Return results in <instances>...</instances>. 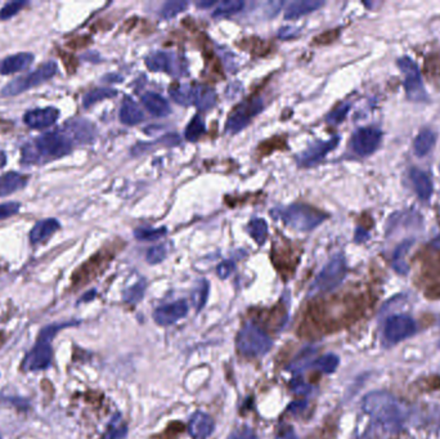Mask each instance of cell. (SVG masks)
<instances>
[{"mask_svg":"<svg viewBox=\"0 0 440 439\" xmlns=\"http://www.w3.org/2000/svg\"><path fill=\"white\" fill-rule=\"evenodd\" d=\"M340 138L333 137L330 141H322V142H316L311 144L305 151L300 155L299 158V164L302 166H313L318 164L319 161H322L326 158V155L328 152L332 151L338 144H339Z\"/></svg>","mask_w":440,"mask_h":439,"instance_id":"9a60e30c","label":"cell"},{"mask_svg":"<svg viewBox=\"0 0 440 439\" xmlns=\"http://www.w3.org/2000/svg\"><path fill=\"white\" fill-rule=\"evenodd\" d=\"M21 209L20 202L11 201L0 204V221H4L7 218L15 216Z\"/></svg>","mask_w":440,"mask_h":439,"instance_id":"7bdbcfd3","label":"cell"},{"mask_svg":"<svg viewBox=\"0 0 440 439\" xmlns=\"http://www.w3.org/2000/svg\"><path fill=\"white\" fill-rule=\"evenodd\" d=\"M278 218L283 223L297 230H311L325 221L323 211L309 205L294 204L285 209L278 210Z\"/></svg>","mask_w":440,"mask_h":439,"instance_id":"277c9868","label":"cell"},{"mask_svg":"<svg viewBox=\"0 0 440 439\" xmlns=\"http://www.w3.org/2000/svg\"><path fill=\"white\" fill-rule=\"evenodd\" d=\"M128 433L126 425L124 424L123 418L120 415H115L111 420L107 428V432L103 435V439H123Z\"/></svg>","mask_w":440,"mask_h":439,"instance_id":"e575fe53","label":"cell"},{"mask_svg":"<svg viewBox=\"0 0 440 439\" xmlns=\"http://www.w3.org/2000/svg\"><path fill=\"white\" fill-rule=\"evenodd\" d=\"M325 3L322 0H299L289 4L285 12L286 20H296L302 16L309 15L311 12L317 11L318 8L322 7Z\"/></svg>","mask_w":440,"mask_h":439,"instance_id":"cb8c5ba5","label":"cell"},{"mask_svg":"<svg viewBox=\"0 0 440 439\" xmlns=\"http://www.w3.org/2000/svg\"><path fill=\"white\" fill-rule=\"evenodd\" d=\"M120 122L125 124V125H137V124L142 123L145 115L142 112V110L138 107L137 103L133 101L131 98H125L120 108Z\"/></svg>","mask_w":440,"mask_h":439,"instance_id":"d4e9b609","label":"cell"},{"mask_svg":"<svg viewBox=\"0 0 440 439\" xmlns=\"http://www.w3.org/2000/svg\"><path fill=\"white\" fill-rule=\"evenodd\" d=\"M339 357L330 353V354H326L323 357L311 362V368H317L323 374H332L333 371H336V368L339 366Z\"/></svg>","mask_w":440,"mask_h":439,"instance_id":"1f68e13d","label":"cell"},{"mask_svg":"<svg viewBox=\"0 0 440 439\" xmlns=\"http://www.w3.org/2000/svg\"><path fill=\"white\" fill-rule=\"evenodd\" d=\"M67 136L73 139V144H92L97 137V129L93 123L85 119H73L69 120L62 127Z\"/></svg>","mask_w":440,"mask_h":439,"instance_id":"4fadbf2b","label":"cell"},{"mask_svg":"<svg viewBox=\"0 0 440 439\" xmlns=\"http://www.w3.org/2000/svg\"><path fill=\"white\" fill-rule=\"evenodd\" d=\"M215 429L214 420L205 412H195L189 420V433L196 439L208 438Z\"/></svg>","mask_w":440,"mask_h":439,"instance_id":"ac0fdd59","label":"cell"},{"mask_svg":"<svg viewBox=\"0 0 440 439\" xmlns=\"http://www.w3.org/2000/svg\"><path fill=\"white\" fill-rule=\"evenodd\" d=\"M59 111L56 107L34 108L23 115V123L32 129H43L57 123Z\"/></svg>","mask_w":440,"mask_h":439,"instance_id":"2e32d148","label":"cell"},{"mask_svg":"<svg viewBox=\"0 0 440 439\" xmlns=\"http://www.w3.org/2000/svg\"><path fill=\"white\" fill-rule=\"evenodd\" d=\"M245 7V3L242 0H227L222 1L217 9L214 11V17H227V16L236 15L242 8Z\"/></svg>","mask_w":440,"mask_h":439,"instance_id":"d6a6232c","label":"cell"},{"mask_svg":"<svg viewBox=\"0 0 440 439\" xmlns=\"http://www.w3.org/2000/svg\"><path fill=\"white\" fill-rule=\"evenodd\" d=\"M142 103L148 110V112L155 117H165L172 111L165 98L153 92H148L145 95H142Z\"/></svg>","mask_w":440,"mask_h":439,"instance_id":"603a6c76","label":"cell"},{"mask_svg":"<svg viewBox=\"0 0 440 439\" xmlns=\"http://www.w3.org/2000/svg\"><path fill=\"white\" fill-rule=\"evenodd\" d=\"M6 164H7V155L6 152L0 151V168H3Z\"/></svg>","mask_w":440,"mask_h":439,"instance_id":"816d5d0a","label":"cell"},{"mask_svg":"<svg viewBox=\"0 0 440 439\" xmlns=\"http://www.w3.org/2000/svg\"><path fill=\"white\" fill-rule=\"evenodd\" d=\"M413 240H404L402 244L398 245L396 252L393 254V258H391V266L397 271L398 274H408V269L410 267L405 262V255L408 250L411 249V246L413 245Z\"/></svg>","mask_w":440,"mask_h":439,"instance_id":"83f0119b","label":"cell"},{"mask_svg":"<svg viewBox=\"0 0 440 439\" xmlns=\"http://www.w3.org/2000/svg\"><path fill=\"white\" fill-rule=\"evenodd\" d=\"M215 102L217 94L213 88L198 84L192 86V105H195L200 111H208L210 108L214 107Z\"/></svg>","mask_w":440,"mask_h":439,"instance_id":"44dd1931","label":"cell"},{"mask_svg":"<svg viewBox=\"0 0 440 439\" xmlns=\"http://www.w3.org/2000/svg\"><path fill=\"white\" fill-rule=\"evenodd\" d=\"M261 110H263V101L258 97L246 100L244 103L239 105V107L234 108V111L228 117L225 129L232 134L239 133L241 130L245 129L254 116L258 115Z\"/></svg>","mask_w":440,"mask_h":439,"instance_id":"30bf717a","label":"cell"},{"mask_svg":"<svg viewBox=\"0 0 440 439\" xmlns=\"http://www.w3.org/2000/svg\"><path fill=\"white\" fill-rule=\"evenodd\" d=\"M347 276V262L344 255L338 254L332 258L323 269L319 272L314 282L311 283L309 295L325 294L338 288Z\"/></svg>","mask_w":440,"mask_h":439,"instance_id":"8992f818","label":"cell"},{"mask_svg":"<svg viewBox=\"0 0 440 439\" xmlns=\"http://www.w3.org/2000/svg\"><path fill=\"white\" fill-rule=\"evenodd\" d=\"M29 175L18 172H8L0 175V197L15 194L29 183Z\"/></svg>","mask_w":440,"mask_h":439,"instance_id":"ffe728a7","label":"cell"},{"mask_svg":"<svg viewBox=\"0 0 440 439\" xmlns=\"http://www.w3.org/2000/svg\"><path fill=\"white\" fill-rule=\"evenodd\" d=\"M78 324L79 321H69V322H61V324H48L42 329V332H39L35 346L23 358L22 370L28 373H37V371H44L49 368L52 365V358H53L52 340L54 339L58 332Z\"/></svg>","mask_w":440,"mask_h":439,"instance_id":"3957f363","label":"cell"},{"mask_svg":"<svg viewBox=\"0 0 440 439\" xmlns=\"http://www.w3.org/2000/svg\"><path fill=\"white\" fill-rule=\"evenodd\" d=\"M209 282L206 280H201L196 285L195 290L192 291V303L195 305L196 310H201L203 305L208 302L209 296Z\"/></svg>","mask_w":440,"mask_h":439,"instance_id":"836d02e7","label":"cell"},{"mask_svg":"<svg viewBox=\"0 0 440 439\" xmlns=\"http://www.w3.org/2000/svg\"><path fill=\"white\" fill-rule=\"evenodd\" d=\"M367 233L364 232V230H362V228H358L357 230V235H355V241L357 242H362V241H364L366 238H367Z\"/></svg>","mask_w":440,"mask_h":439,"instance_id":"f907efd6","label":"cell"},{"mask_svg":"<svg viewBox=\"0 0 440 439\" xmlns=\"http://www.w3.org/2000/svg\"><path fill=\"white\" fill-rule=\"evenodd\" d=\"M275 439H299L297 438V435H296L295 432H294V429L292 428H290V426H285V428H282L280 433H278V435H277V438Z\"/></svg>","mask_w":440,"mask_h":439,"instance_id":"c3c4849f","label":"cell"},{"mask_svg":"<svg viewBox=\"0 0 440 439\" xmlns=\"http://www.w3.org/2000/svg\"><path fill=\"white\" fill-rule=\"evenodd\" d=\"M349 110H350V105H349V103L340 105L339 107L335 108L333 111H331V112L327 115V117H326L327 123L333 124V125H338V124L341 123V122L347 117Z\"/></svg>","mask_w":440,"mask_h":439,"instance_id":"60d3db41","label":"cell"},{"mask_svg":"<svg viewBox=\"0 0 440 439\" xmlns=\"http://www.w3.org/2000/svg\"><path fill=\"white\" fill-rule=\"evenodd\" d=\"M114 259V252L109 249H103L101 252L94 254L89 259L73 272L71 277V285L73 290L83 288L90 281H93L95 277L103 274V271L109 267V262Z\"/></svg>","mask_w":440,"mask_h":439,"instance_id":"ba28073f","label":"cell"},{"mask_svg":"<svg viewBox=\"0 0 440 439\" xmlns=\"http://www.w3.org/2000/svg\"><path fill=\"white\" fill-rule=\"evenodd\" d=\"M247 230L258 245H263L267 241L268 226L264 219L255 218L253 221H250Z\"/></svg>","mask_w":440,"mask_h":439,"instance_id":"f546056e","label":"cell"},{"mask_svg":"<svg viewBox=\"0 0 440 439\" xmlns=\"http://www.w3.org/2000/svg\"><path fill=\"white\" fill-rule=\"evenodd\" d=\"M228 439H258L256 434L250 428H242L236 432L232 433Z\"/></svg>","mask_w":440,"mask_h":439,"instance_id":"bcb514c9","label":"cell"},{"mask_svg":"<svg viewBox=\"0 0 440 439\" xmlns=\"http://www.w3.org/2000/svg\"><path fill=\"white\" fill-rule=\"evenodd\" d=\"M383 141V131L375 127H366L355 130L352 136L350 146L359 156H369L377 151Z\"/></svg>","mask_w":440,"mask_h":439,"instance_id":"8fae6325","label":"cell"},{"mask_svg":"<svg viewBox=\"0 0 440 439\" xmlns=\"http://www.w3.org/2000/svg\"><path fill=\"white\" fill-rule=\"evenodd\" d=\"M368 415L388 431H399L407 420V411L397 398L385 392H372L363 399Z\"/></svg>","mask_w":440,"mask_h":439,"instance_id":"7a4b0ae2","label":"cell"},{"mask_svg":"<svg viewBox=\"0 0 440 439\" xmlns=\"http://www.w3.org/2000/svg\"><path fill=\"white\" fill-rule=\"evenodd\" d=\"M272 346V339L256 324H246L239 332L237 348L246 357H261L270 351Z\"/></svg>","mask_w":440,"mask_h":439,"instance_id":"52a82bcc","label":"cell"},{"mask_svg":"<svg viewBox=\"0 0 440 439\" xmlns=\"http://www.w3.org/2000/svg\"><path fill=\"white\" fill-rule=\"evenodd\" d=\"M73 142L65 130L44 133L22 146L21 161L29 165H43L49 161L65 158L73 151Z\"/></svg>","mask_w":440,"mask_h":439,"instance_id":"6da1fadb","label":"cell"},{"mask_svg":"<svg viewBox=\"0 0 440 439\" xmlns=\"http://www.w3.org/2000/svg\"><path fill=\"white\" fill-rule=\"evenodd\" d=\"M291 389L294 390L295 394L305 396V394H308V393L311 392V385H308V384H305L300 377H296V379H294V380L291 382Z\"/></svg>","mask_w":440,"mask_h":439,"instance_id":"f6af8a7d","label":"cell"},{"mask_svg":"<svg viewBox=\"0 0 440 439\" xmlns=\"http://www.w3.org/2000/svg\"><path fill=\"white\" fill-rule=\"evenodd\" d=\"M145 283L143 281L137 282L131 288H128L124 293V300L129 304H136L141 302V299L145 295Z\"/></svg>","mask_w":440,"mask_h":439,"instance_id":"f35d334b","label":"cell"},{"mask_svg":"<svg viewBox=\"0 0 440 439\" xmlns=\"http://www.w3.org/2000/svg\"><path fill=\"white\" fill-rule=\"evenodd\" d=\"M214 4H217L215 0H206V1H197L196 6L198 8H210L213 7Z\"/></svg>","mask_w":440,"mask_h":439,"instance_id":"681fc988","label":"cell"},{"mask_svg":"<svg viewBox=\"0 0 440 439\" xmlns=\"http://www.w3.org/2000/svg\"><path fill=\"white\" fill-rule=\"evenodd\" d=\"M57 72V64L54 61H48L44 65L37 67V70L9 81L7 86L1 89V97H13L23 93L54 78Z\"/></svg>","mask_w":440,"mask_h":439,"instance_id":"5b68a950","label":"cell"},{"mask_svg":"<svg viewBox=\"0 0 440 439\" xmlns=\"http://www.w3.org/2000/svg\"><path fill=\"white\" fill-rule=\"evenodd\" d=\"M32 62H34V54L29 52L12 54L0 61V75H11L16 72L25 71Z\"/></svg>","mask_w":440,"mask_h":439,"instance_id":"e0dca14e","label":"cell"},{"mask_svg":"<svg viewBox=\"0 0 440 439\" xmlns=\"http://www.w3.org/2000/svg\"><path fill=\"white\" fill-rule=\"evenodd\" d=\"M432 246H433L434 249L440 250V235L438 238H434L433 241H432Z\"/></svg>","mask_w":440,"mask_h":439,"instance_id":"f5cc1de1","label":"cell"},{"mask_svg":"<svg viewBox=\"0 0 440 439\" xmlns=\"http://www.w3.org/2000/svg\"><path fill=\"white\" fill-rule=\"evenodd\" d=\"M187 7V1H167L161 8L160 13H161L162 18L169 20V18H173L175 16L179 15L183 11H186Z\"/></svg>","mask_w":440,"mask_h":439,"instance_id":"8d00e7d4","label":"cell"},{"mask_svg":"<svg viewBox=\"0 0 440 439\" xmlns=\"http://www.w3.org/2000/svg\"><path fill=\"white\" fill-rule=\"evenodd\" d=\"M234 263L232 262V260H225L223 263H220L217 268V274L222 280H225V279H228L232 274H233V271H234Z\"/></svg>","mask_w":440,"mask_h":439,"instance_id":"ee69618b","label":"cell"},{"mask_svg":"<svg viewBox=\"0 0 440 439\" xmlns=\"http://www.w3.org/2000/svg\"><path fill=\"white\" fill-rule=\"evenodd\" d=\"M170 95L174 101L179 103L182 106H191L192 105V86L188 84H175L170 88Z\"/></svg>","mask_w":440,"mask_h":439,"instance_id":"4dcf8cb0","label":"cell"},{"mask_svg":"<svg viewBox=\"0 0 440 439\" xmlns=\"http://www.w3.org/2000/svg\"><path fill=\"white\" fill-rule=\"evenodd\" d=\"M188 304L186 300H177L161 305L153 312V320L156 324L167 326L178 322L182 318L187 316Z\"/></svg>","mask_w":440,"mask_h":439,"instance_id":"5bb4252c","label":"cell"},{"mask_svg":"<svg viewBox=\"0 0 440 439\" xmlns=\"http://www.w3.org/2000/svg\"><path fill=\"white\" fill-rule=\"evenodd\" d=\"M166 258L165 246H153L147 252V262L150 264H159Z\"/></svg>","mask_w":440,"mask_h":439,"instance_id":"b9f144b4","label":"cell"},{"mask_svg":"<svg viewBox=\"0 0 440 439\" xmlns=\"http://www.w3.org/2000/svg\"><path fill=\"white\" fill-rule=\"evenodd\" d=\"M398 66L403 72V86L408 100L412 102L427 101V93L417 64L411 57L404 56L398 59Z\"/></svg>","mask_w":440,"mask_h":439,"instance_id":"9c48e42d","label":"cell"},{"mask_svg":"<svg viewBox=\"0 0 440 439\" xmlns=\"http://www.w3.org/2000/svg\"><path fill=\"white\" fill-rule=\"evenodd\" d=\"M416 330L417 326L413 318L405 315H397L390 317L388 320V322L385 324L383 336L390 344H397L399 341L411 338Z\"/></svg>","mask_w":440,"mask_h":439,"instance_id":"7c38bea8","label":"cell"},{"mask_svg":"<svg viewBox=\"0 0 440 439\" xmlns=\"http://www.w3.org/2000/svg\"><path fill=\"white\" fill-rule=\"evenodd\" d=\"M205 133V123L201 116L197 115L189 122L186 128V138L189 142H196L202 137V134Z\"/></svg>","mask_w":440,"mask_h":439,"instance_id":"d590c367","label":"cell"},{"mask_svg":"<svg viewBox=\"0 0 440 439\" xmlns=\"http://www.w3.org/2000/svg\"><path fill=\"white\" fill-rule=\"evenodd\" d=\"M297 35H299V30L292 28V26H285V28L280 29V33H278V36L281 39H292Z\"/></svg>","mask_w":440,"mask_h":439,"instance_id":"7dc6e473","label":"cell"},{"mask_svg":"<svg viewBox=\"0 0 440 439\" xmlns=\"http://www.w3.org/2000/svg\"><path fill=\"white\" fill-rule=\"evenodd\" d=\"M167 230L165 227L162 228H138L134 230V236L141 241H153L165 236Z\"/></svg>","mask_w":440,"mask_h":439,"instance_id":"74e56055","label":"cell"},{"mask_svg":"<svg viewBox=\"0 0 440 439\" xmlns=\"http://www.w3.org/2000/svg\"><path fill=\"white\" fill-rule=\"evenodd\" d=\"M6 340H7V338H6V334H4V332H0V348L4 346Z\"/></svg>","mask_w":440,"mask_h":439,"instance_id":"11a10c76","label":"cell"},{"mask_svg":"<svg viewBox=\"0 0 440 439\" xmlns=\"http://www.w3.org/2000/svg\"><path fill=\"white\" fill-rule=\"evenodd\" d=\"M29 3L25 0H17V1H11L7 3L4 7L0 9V20H9L12 17H15L22 8L26 7Z\"/></svg>","mask_w":440,"mask_h":439,"instance_id":"ab89813d","label":"cell"},{"mask_svg":"<svg viewBox=\"0 0 440 439\" xmlns=\"http://www.w3.org/2000/svg\"><path fill=\"white\" fill-rule=\"evenodd\" d=\"M94 296H95V290H93V291H89V293H88V295L83 298V300H90V299H93Z\"/></svg>","mask_w":440,"mask_h":439,"instance_id":"db71d44e","label":"cell"},{"mask_svg":"<svg viewBox=\"0 0 440 439\" xmlns=\"http://www.w3.org/2000/svg\"><path fill=\"white\" fill-rule=\"evenodd\" d=\"M174 58L169 56L165 52H156L152 53L148 57L145 58V66L151 71H165L167 74H174Z\"/></svg>","mask_w":440,"mask_h":439,"instance_id":"484cf974","label":"cell"},{"mask_svg":"<svg viewBox=\"0 0 440 439\" xmlns=\"http://www.w3.org/2000/svg\"><path fill=\"white\" fill-rule=\"evenodd\" d=\"M410 180L420 199L422 201H429L433 194V183L429 178V175L417 168H413L410 172Z\"/></svg>","mask_w":440,"mask_h":439,"instance_id":"7402d4cb","label":"cell"},{"mask_svg":"<svg viewBox=\"0 0 440 439\" xmlns=\"http://www.w3.org/2000/svg\"><path fill=\"white\" fill-rule=\"evenodd\" d=\"M435 141H436V137H435V133H434L433 130H421L419 136L415 139V144H413L415 153L419 158H424L429 152L433 150Z\"/></svg>","mask_w":440,"mask_h":439,"instance_id":"4316f807","label":"cell"},{"mask_svg":"<svg viewBox=\"0 0 440 439\" xmlns=\"http://www.w3.org/2000/svg\"><path fill=\"white\" fill-rule=\"evenodd\" d=\"M117 95V90L112 88H97L90 92H88L84 98H83V106L89 108L93 106L94 103L102 101V100H107Z\"/></svg>","mask_w":440,"mask_h":439,"instance_id":"f1b7e54d","label":"cell"},{"mask_svg":"<svg viewBox=\"0 0 440 439\" xmlns=\"http://www.w3.org/2000/svg\"><path fill=\"white\" fill-rule=\"evenodd\" d=\"M59 228H61V224H59L57 219H54V218H48V219L39 221V222L32 227L31 232H30V242H31L32 245H37V244L45 242V241H47L48 238H51Z\"/></svg>","mask_w":440,"mask_h":439,"instance_id":"d6986e66","label":"cell"}]
</instances>
